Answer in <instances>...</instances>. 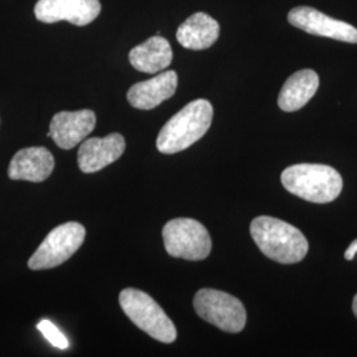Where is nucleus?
Returning <instances> with one entry per match:
<instances>
[{
	"instance_id": "f257e3e1",
	"label": "nucleus",
	"mask_w": 357,
	"mask_h": 357,
	"mask_svg": "<svg viewBox=\"0 0 357 357\" xmlns=\"http://www.w3.org/2000/svg\"><path fill=\"white\" fill-rule=\"evenodd\" d=\"M250 234L259 250L278 264H298L308 253L303 233L275 217H255L250 224Z\"/></svg>"
},
{
	"instance_id": "f03ea898",
	"label": "nucleus",
	"mask_w": 357,
	"mask_h": 357,
	"mask_svg": "<svg viewBox=\"0 0 357 357\" xmlns=\"http://www.w3.org/2000/svg\"><path fill=\"white\" fill-rule=\"evenodd\" d=\"M213 106L206 100H195L174 115L160 130L156 147L162 153H176L200 141L212 125Z\"/></svg>"
},
{
	"instance_id": "7ed1b4c3",
	"label": "nucleus",
	"mask_w": 357,
	"mask_h": 357,
	"mask_svg": "<svg viewBox=\"0 0 357 357\" xmlns=\"http://www.w3.org/2000/svg\"><path fill=\"white\" fill-rule=\"evenodd\" d=\"M283 187L295 196L315 204H327L343 190L342 175L331 166L302 163L287 167L281 175Z\"/></svg>"
},
{
	"instance_id": "20e7f679",
	"label": "nucleus",
	"mask_w": 357,
	"mask_h": 357,
	"mask_svg": "<svg viewBox=\"0 0 357 357\" xmlns=\"http://www.w3.org/2000/svg\"><path fill=\"white\" fill-rule=\"evenodd\" d=\"M119 305L138 328L162 343H174L178 332L163 308L144 291L125 289L119 294Z\"/></svg>"
},
{
	"instance_id": "39448f33",
	"label": "nucleus",
	"mask_w": 357,
	"mask_h": 357,
	"mask_svg": "<svg viewBox=\"0 0 357 357\" xmlns=\"http://www.w3.org/2000/svg\"><path fill=\"white\" fill-rule=\"evenodd\" d=\"M167 253L188 261L205 259L212 250V240L204 225L193 218H175L163 228Z\"/></svg>"
},
{
	"instance_id": "423d86ee",
	"label": "nucleus",
	"mask_w": 357,
	"mask_h": 357,
	"mask_svg": "<svg viewBox=\"0 0 357 357\" xmlns=\"http://www.w3.org/2000/svg\"><path fill=\"white\" fill-rule=\"evenodd\" d=\"M193 307L202 319L221 331L238 333L246 324V310L240 299L224 291L202 289L193 299Z\"/></svg>"
},
{
	"instance_id": "0eeeda50",
	"label": "nucleus",
	"mask_w": 357,
	"mask_h": 357,
	"mask_svg": "<svg viewBox=\"0 0 357 357\" xmlns=\"http://www.w3.org/2000/svg\"><path fill=\"white\" fill-rule=\"evenodd\" d=\"M86 229L79 222H65L48 233L36 252L31 255L28 268L48 270L57 268L76 253L85 241Z\"/></svg>"
},
{
	"instance_id": "6e6552de",
	"label": "nucleus",
	"mask_w": 357,
	"mask_h": 357,
	"mask_svg": "<svg viewBox=\"0 0 357 357\" xmlns=\"http://www.w3.org/2000/svg\"><path fill=\"white\" fill-rule=\"evenodd\" d=\"M289 23L310 35L357 44V28L336 20L326 13L307 6L295 7L289 13Z\"/></svg>"
},
{
	"instance_id": "1a4fd4ad",
	"label": "nucleus",
	"mask_w": 357,
	"mask_h": 357,
	"mask_svg": "<svg viewBox=\"0 0 357 357\" xmlns=\"http://www.w3.org/2000/svg\"><path fill=\"white\" fill-rule=\"evenodd\" d=\"M100 13V0H38L35 6L36 19L47 24L65 20L75 26H88Z\"/></svg>"
},
{
	"instance_id": "9d476101",
	"label": "nucleus",
	"mask_w": 357,
	"mask_h": 357,
	"mask_svg": "<svg viewBox=\"0 0 357 357\" xmlns=\"http://www.w3.org/2000/svg\"><path fill=\"white\" fill-rule=\"evenodd\" d=\"M97 118L91 110L60 112L52 118L48 137L63 150H70L84 141L96 128Z\"/></svg>"
},
{
	"instance_id": "9b49d317",
	"label": "nucleus",
	"mask_w": 357,
	"mask_h": 357,
	"mask_svg": "<svg viewBox=\"0 0 357 357\" xmlns=\"http://www.w3.org/2000/svg\"><path fill=\"white\" fill-rule=\"evenodd\" d=\"M126 149L125 138L113 132L105 138H90L78 150V167L84 174H94L118 160Z\"/></svg>"
},
{
	"instance_id": "f8f14e48",
	"label": "nucleus",
	"mask_w": 357,
	"mask_h": 357,
	"mask_svg": "<svg viewBox=\"0 0 357 357\" xmlns=\"http://www.w3.org/2000/svg\"><path fill=\"white\" fill-rule=\"evenodd\" d=\"M178 88V75L167 70L147 81L132 85L128 91L130 105L139 110H151L171 98Z\"/></svg>"
},
{
	"instance_id": "ddd939ff",
	"label": "nucleus",
	"mask_w": 357,
	"mask_h": 357,
	"mask_svg": "<svg viewBox=\"0 0 357 357\" xmlns=\"http://www.w3.org/2000/svg\"><path fill=\"white\" fill-rule=\"evenodd\" d=\"M54 158L45 147H28L13 155L8 167V176L13 180L41 183L51 176Z\"/></svg>"
},
{
	"instance_id": "4468645a",
	"label": "nucleus",
	"mask_w": 357,
	"mask_h": 357,
	"mask_svg": "<svg viewBox=\"0 0 357 357\" xmlns=\"http://www.w3.org/2000/svg\"><path fill=\"white\" fill-rule=\"evenodd\" d=\"M220 36V26L208 13L191 15L178 26L176 38L178 44L191 51H203L211 48Z\"/></svg>"
},
{
	"instance_id": "2eb2a0df",
	"label": "nucleus",
	"mask_w": 357,
	"mask_h": 357,
	"mask_svg": "<svg viewBox=\"0 0 357 357\" xmlns=\"http://www.w3.org/2000/svg\"><path fill=\"white\" fill-rule=\"evenodd\" d=\"M174 53L168 40L159 35L146 40L128 53L130 64L143 73H159L168 68Z\"/></svg>"
},
{
	"instance_id": "dca6fc26",
	"label": "nucleus",
	"mask_w": 357,
	"mask_h": 357,
	"mask_svg": "<svg viewBox=\"0 0 357 357\" xmlns=\"http://www.w3.org/2000/svg\"><path fill=\"white\" fill-rule=\"evenodd\" d=\"M319 88V76L312 69H303L287 78L282 86L278 106L283 112L301 110L315 96Z\"/></svg>"
},
{
	"instance_id": "f3484780",
	"label": "nucleus",
	"mask_w": 357,
	"mask_h": 357,
	"mask_svg": "<svg viewBox=\"0 0 357 357\" xmlns=\"http://www.w3.org/2000/svg\"><path fill=\"white\" fill-rule=\"evenodd\" d=\"M38 331L44 335V337L51 343L53 347L59 349H66L68 348V339L65 337L64 333H61L60 330L50 321V320H41L38 324Z\"/></svg>"
},
{
	"instance_id": "a211bd4d",
	"label": "nucleus",
	"mask_w": 357,
	"mask_h": 357,
	"mask_svg": "<svg viewBox=\"0 0 357 357\" xmlns=\"http://www.w3.org/2000/svg\"><path fill=\"white\" fill-rule=\"evenodd\" d=\"M357 255V238L355 241H352L351 245L348 246V249L345 250L344 258L347 261H351L354 259Z\"/></svg>"
},
{
	"instance_id": "6ab92c4d",
	"label": "nucleus",
	"mask_w": 357,
	"mask_h": 357,
	"mask_svg": "<svg viewBox=\"0 0 357 357\" xmlns=\"http://www.w3.org/2000/svg\"><path fill=\"white\" fill-rule=\"evenodd\" d=\"M352 310H354V314H355V317L357 318V294L355 295V298H354V303H352Z\"/></svg>"
}]
</instances>
